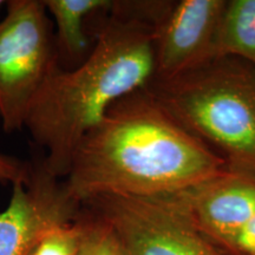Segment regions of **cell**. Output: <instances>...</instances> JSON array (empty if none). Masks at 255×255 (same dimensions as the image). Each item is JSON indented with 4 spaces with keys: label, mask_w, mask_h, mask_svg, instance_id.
I'll return each instance as SVG.
<instances>
[{
    "label": "cell",
    "mask_w": 255,
    "mask_h": 255,
    "mask_svg": "<svg viewBox=\"0 0 255 255\" xmlns=\"http://www.w3.org/2000/svg\"><path fill=\"white\" fill-rule=\"evenodd\" d=\"M32 168L19 159L0 154V182L11 184L26 181L31 175Z\"/></svg>",
    "instance_id": "4fadbf2b"
},
{
    "label": "cell",
    "mask_w": 255,
    "mask_h": 255,
    "mask_svg": "<svg viewBox=\"0 0 255 255\" xmlns=\"http://www.w3.org/2000/svg\"><path fill=\"white\" fill-rule=\"evenodd\" d=\"M225 252L228 255H255V214Z\"/></svg>",
    "instance_id": "5bb4252c"
},
{
    "label": "cell",
    "mask_w": 255,
    "mask_h": 255,
    "mask_svg": "<svg viewBox=\"0 0 255 255\" xmlns=\"http://www.w3.org/2000/svg\"><path fill=\"white\" fill-rule=\"evenodd\" d=\"M178 123L225 162L255 178V68L214 57L146 87Z\"/></svg>",
    "instance_id": "3957f363"
},
{
    "label": "cell",
    "mask_w": 255,
    "mask_h": 255,
    "mask_svg": "<svg viewBox=\"0 0 255 255\" xmlns=\"http://www.w3.org/2000/svg\"><path fill=\"white\" fill-rule=\"evenodd\" d=\"M177 195L196 228L223 252L255 214V178L247 175L227 170Z\"/></svg>",
    "instance_id": "ba28073f"
},
{
    "label": "cell",
    "mask_w": 255,
    "mask_h": 255,
    "mask_svg": "<svg viewBox=\"0 0 255 255\" xmlns=\"http://www.w3.org/2000/svg\"><path fill=\"white\" fill-rule=\"evenodd\" d=\"M225 171V162L145 87L117 101L83 137L65 184L83 203L102 195L176 194Z\"/></svg>",
    "instance_id": "6da1fadb"
},
{
    "label": "cell",
    "mask_w": 255,
    "mask_h": 255,
    "mask_svg": "<svg viewBox=\"0 0 255 255\" xmlns=\"http://www.w3.org/2000/svg\"><path fill=\"white\" fill-rule=\"evenodd\" d=\"M78 220L81 226L78 255H130L113 229L88 209L85 213L82 209Z\"/></svg>",
    "instance_id": "8fae6325"
},
{
    "label": "cell",
    "mask_w": 255,
    "mask_h": 255,
    "mask_svg": "<svg viewBox=\"0 0 255 255\" xmlns=\"http://www.w3.org/2000/svg\"><path fill=\"white\" fill-rule=\"evenodd\" d=\"M46 12L55 19L58 40L66 53L81 57L88 51L89 39L84 31V20L98 12H108L110 0H43Z\"/></svg>",
    "instance_id": "30bf717a"
},
{
    "label": "cell",
    "mask_w": 255,
    "mask_h": 255,
    "mask_svg": "<svg viewBox=\"0 0 255 255\" xmlns=\"http://www.w3.org/2000/svg\"><path fill=\"white\" fill-rule=\"evenodd\" d=\"M0 21V121L6 132L24 128L38 92L58 65L43 0L6 1Z\"/></svg>",
    "instance_id": "277c9868"
},
{
    "label": "cell",
    "mask_w": 255,
    "mask_h": 255,
    "mask_svg": "<svg viewBox=\"0 0 255 255\" xmlns=\"http://www.w3.org/2000/svg\"><path fill=\"white\" fill-rule=\"evenodd\" d=\"M82 203L43 165L30 177L12 184V195L0 212V255H31L47 233L78 219Z\"/></svg>",
    "instance_id": "8992f818"
},
{
    "label": "cell",
    "mask_w": 255,
    "mask_h": 255,
    "mask_svg": "<svg viewBox=\"0 0 255 255\" xmlns=\"http://www.w3.org/2000/svg\"><path fill=\"white\" fill-rule=\"evenodd\" d=\"M78 219L68 225L58 226L47 233L31 255H78L81 242Z\"/></svg>",
    "instance_id": "7c38bea8"
},
{
    "label": "cell",
    "mask_w": 255,
    "mask_h": 255,
    "mask_svg": "<svg viewBox=\"0 0 255 255\" xmlns=\"http://www.w3.org/2000/svg\"><path fill=\"white\" fill-rule=\"evenodd\" d=\"M82 206L113 229L130 255H227L196 228L177 193L102 195Z\"/></svg>",
    "instance_id": "5b68a950"
},
{
    "label": "cell",
    "mask_w": 255,
    "mask_h": 255,
    "mask_svg": "<svg viewBox=\"0 0 255 255\" xmlns=\"http://www.w3.org/2000/svg\"><path fill=\"white\" fill-rule=\"evenodd\" d=\"M227 0L159 1L155 15L152 79L163 81L213 58L216 32Z\"/></svg>",
    "instance_id": "52a82bcc"
},
{
    "label": "cell",
    "mask_w": 255,
    "mask_h": 255,
    "mask_svg": "<svg viewBox=\"0 0 255 255\" xmlns=\"http://www.w3.org/2000/svg\"><path fill=\"white\" fill-rule=\"evenodd\" d=\"M152 11L154 1H114L84 60L72 70L57 65L32 102L24 128L45 150L50 175L65 180L83 137L117 101L152 81Z\"/></svg>",
    "instance_id": "7a4b0ae2"
},
{
    "label": "cell",
    "mask_w": 255,
    "mask_h": 255,
    "mask_svg": "<svg viewBox=\"0 0 255 255\" xmlns=\"http://www.w3.org/2000/svg\"><path fill=\"white\" fill-rule=\"evenodd\" d=\"M235 57L255 68V0H227L216 32L213 58Z\"/></svg>",
    "instance_id": "9c48e42d"
},
{
    "label": "cell",
    "mask_w": 255,
    "mask_h": 255,
    "mask_svg": "<svg viewBox=\"0 0 255 255\" xmlns=\"http://www.w3.org/2000/svg\"><path fill=\"white\" fill-rule=\"evenodd\" d=\"M2 4H5V1H2V0H0V7H1Z\"/></svg>",
    "instance_id": "9a60e30c"
}]
</instances>
